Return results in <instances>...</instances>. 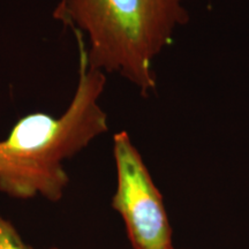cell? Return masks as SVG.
I'll return each instance as SVG.
<instances>
[{"label":"cell","instance_id":"cell-1","mask_svg":"<svg viewBox=\"0 0 249 249\" xmlns=\"http://www.w3.org/2000/svg\"><path fill=\"white\" fill-rule=\"evenodd\" d=\"M77 45L79 79L64 113L27 114L0 140V192L9 197L60 201L70 183L65 161L108 130L101 105L107 74L89 67L82 44Z\"/></svg>","mask_w":249,"mask_h":249},{"label":"cell","instance_id":"cell-2","mask_svg":"<svg viewBox=\"0 0 249 249\" xmlns=\"http://www.w3.org/2000/svg\"><path fill=\"white\" fill-rule=\"evenodd\" d=\"M53 18L75 33L89 67L149 97L157 87L154 62L189 13L185 0H59Z\"/></svg>","mask_w":249,"mask_h":249},{"label":"cell","instance_id":"cell-3","mask_svg":"<svg viewBox=\"0 0 249 249\" xmlns=\"http://www.w3.org/2000/svg\"><path fill=\"white\" fill-rule=\"evenodd\" d=\"M117 189L112 208L123 217L134 249H174L163 196L126 132L113 136Z\"/></svg>","mask_w":249,"mask_h":249},{"label":"cell","instance_id":"cell-4","mask_svg":"<svg viewBox=\"0 0 249 249\" xmlns=\"http://www.w3.org/2000/svg\"><path fill=\"white\" fill-rule=\"evenodd\" d=\"M0 249H35L23 241L9 220L0 216ZM57 249V248H51Z\"/></svg>","mask_w":249,"mask_h":249}]
</instances>
